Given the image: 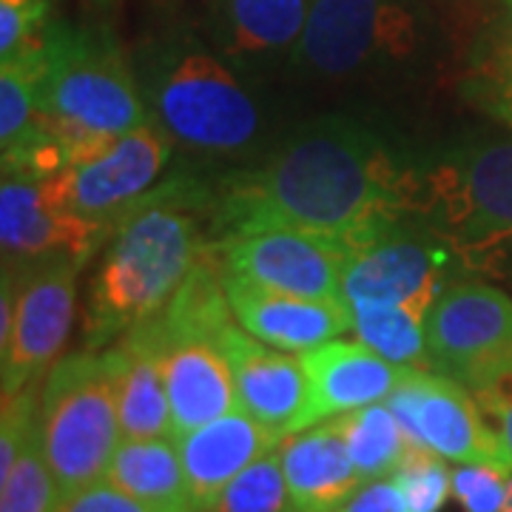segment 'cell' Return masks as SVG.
<instances>
[{
	"mask_svg": "<svg viewBox=\"0 0 512 512\" xmlns=\"http://www.w3.org/2000/svg\"><path fill=\"white\" fill-rule=\"evenodd\" d=\"M416 157L350 114L291 128L251 168L211 185L208 242L285 228L356 245L407 220Z\"/></svg>",
	"mask_w": 512,
	"mask_h": 512,
	"instance_id": "6da1fadb",
	"label": "cell"
},
{
	"mask_svg": "<svg viewBox=\"0 0 512 512\" xmlns=\"http://www.w3.org/2000/svg\"><path fill=\"white\" fill-rule=\"evenodd\" d=\"M208 208L211 185L174 171L120 214L89 288L86 348H109L171 302L211 245L200 228Z\"/></svg>",
	"mask_w": 512,
	"mask_h": 512,
	"instance_id": "7a4b0ae2",
	"label": "cell"
},
{
	"mask_svg": "<svg viewBox=\"0 0 512 512\" xmlns=\"http://www.w3.org/2000/svg\"><path fill=\"white\" fill-rule=\"evenodd\" d=\"M436 0H311L291 69L336 89H404L444 60Z\"/></svg>",
	"mask_w": 512,
	"mask_h": 512,
	"instance_id": "3957f363",
	"label": "cell"
},
{
	"mask_svg": "<svg viewBox=\"0 0 512 512\" xmlns=\"http://www.w3.org/2000/svg\"><path fill=\"white\" fill-rule=\"evenodd\" d=\"M148 117L174 146L208 160L256 157L265 109L239 69L200 35L168 32L134 60Z\"/></svg>",
	"mask_w": 512,
	"mask_h": 512,
	"instance_id": "277c9868",
	"label": "cell"
},
{
	"mask_svg": "<svg viewBox=\"0 0 512 512\" xmlns=\"http://www.w3.org/2000/svg\"><path fill=\"white\" fill-rule=\"evenodd\" d=\"M410 220L441 239L464 271L512 259V137H476L416 157Z\"/></svg>",
	"mask_w": 512,
	"mask_h": 512,
	"instance_id": "5b68a950",
	"label": "cell"
},
{
	"mask_svg": "<svg viewBox=\"0 0 512 512\" xmlns=\"http://www.w3.org/2000/svg\"><path fill=\"white\" fill-rule=\"evenodd\" d=\"M40 111L52 123L103 137H120L151 120L137 72L111 32L66 20H55L43 43Z\"/></svg>",
	"mask_w": 512,
	"mask_h": 512,
	"instance_id": "8992f818",
	"label": "cell"
},
{
	"mask_svg": "<svg viewBox=\"0 0 512 512\" xmlns=\"http://www.w3.org/2000/svg\"><path fill=\"white\" fill-rule=\"evenodd\" d=\"M120 441L106 353L80 350L52 365L40 387V444L60 495L103 481Z\"/></svg>",
	"mask_w": 512,
	"mask_h": 512,
	"instance_id": "52a82bcc",
	"label": "cell"
},
{
	"mask_svg": "<svg viewBox=\"0 0 512 512\" xmlns=\"http://www.w3.org/2000/svg\"><path fill=\"white\" fill-rule=\"evenodd\" d=\"M72 256H37L3 262L0 293V382L3 396H15L43 382L74 325L77 274Z\"/></svg>",
	"mask_w": 512,
	"mask_h": 512,
	"instance_id": "ba28073f",
	"label": "cell"
},
{
	"mask_svg": "<svg viewBox=\"0 0 512 512\" xmlns=\"http://www.w3.org/2000/svg\"><path fill=\"white\" fill-rule=\"evenodd\" d=\"M464 271L458 256L421 222L396 220L350 248L345 305H410L427 311Z\"/></svg>",
	"mask_w": 512,
	"mask_h": 512,
	"instance_id": "9c48e42d",
	"label": "cell"
},
{
	"mask_svg": "<svg viewBox=\"0 0 512 512\" xmlns=\"http://www.w3.org/2000/svg\"><path fill=\"white\" fill-rule=\"evenodd\" d=\"M427 356L436 373L470 393L512 367V299L487 282L464 279L427 313Z\"/></svg>",
	"mask_w": 512,
	"mask_h": 512,
	"instance_id": "30bf717a",
	"label": "cell"
},
{
	"mask_svg": "<svg viewBox=\"0 0 512 512\" xmlns=\"http://www.w3.org/2000/svg\"><path fill=\"white\" fill-rule=\"evenodd\" d=\"M384 402L402 424L407 447L433 450L456 464H493L512 473V461L495 436L476 396L436 370H410Z\"/></svg>",
	"mask_w": 512,
	"mask_h": 512,
	"instance_id": "8fae6325",
	"label": "cell"
},
{
	"mask_svg": "<svg viewBox=\"0 0 512 512\" xmlns=\"http://www.w3.org/2000/svg\"><path fill=\"white\" fill-rule=\"evenodd\" d=\"M171 148V137L148 120L146 126L114 137L100 154L46 177V185L74 214L114 225L128 205L146 197L163 177Z\"/></svg>",
	"mask_w": 512,
	"mask_h": 512,
	"instance_id": "7c38bea8",
	"label": "cell"
},
{
	"mask_svg": "<svg viewBox=\"0 0 512 512\" xmlns=\"http://www.w3.org/2000/svg\"><path fill=\"white\" fill-rule=\"evenodd\" d=\"M211 248L228 274L245 276L276 291L342 302V274L350 245L339 239L265 228L222 239Z\"/></svg>",
	"mask_w": 512,
	"mask_h": 512,
	"instance_id": "4fadbf2b",
	"label": "cell"
},
{
	"mask_svg": "<svg viewBox=\"0 0 512 512\" xmlns=\"http://www.w3.org/2000/svg\"><path fill=\"white\" fill-rule=\"evenodd\" d=\"M114 225L69 211L52 197L46 180L3 174L0 185V242L3 262H29L37 256L63 254L86 259L111 237Z\"/></svg>",
	"mask_w": 512,
	"mask_h": 512,
	"instance_id": "5bb4252c",
	"label": "cell"
},
{
	"mask_svg": "<svg viewBox=\"0 0 512 512\" xmlns=\"http://www.w3.org/2000/svg\"><path fill=\"white\" fill-rule=\"evenodd\" d=\"M163 370L174 419V439L237 410V387L220 342L200 336H165L151 322L134 325Z\"/></svg>",
	"mask_w": 512,
	"mask_h": 512,
	"instance_id": "9a60e30c",
	"label": "cell"
},
{
	"mask_svg": "<svg viewBox=\"0 0 512 512\" xmlns=\"http://www.w3.org/2000/svg\"><path fill=\"white\" fill-rule=\"evenodd\" d=\"M308 376V402L291 433L336 419L367 404L384 402L413 367H402L370 350L365 342L330 339L299 353Z\"/></svg>",
	"mask_w": 512,
	"mask_h": 512,
	"instance_id": "2e32d148",
	"label": "cell"
},
{
	"mask_svg": "<svg viewBox=\"0 0 512 512\" xmlns=\"http://www.w3.org/2000/svg\"><path fill=\"white\" fill-rule=\"evenodd\" d=\"M311 0H205V40L239 72L291 66Z\"/></svg>",
	"mask_w": 512,
	"mask_h": 512,
	"instance_id": "e0dca14e",
	"label": "cell"
},
{
	"mask_svg": "<svg viewBox=\"0 0 512 512\" xmlns=\"http://www.w3.org/2000/svg\"><path fill=\"white\" fill-rule=\"evenodd\" d=\"M222 282L239 328L271 348L302 353L325 345L330 339H339L353 325L348 305L339 299L276 291L245 276L228 274L225 268Z\"/></svg>",
	"mask_w": 512,
	"mask_h": 512,
	"instance_id": "ac0fdd59",
	"label": "cell"
},
{
	"mask_svg": "<svg viewBox=\"0 0 512 512\" xmlns=\"http://www.w3.org/2000/svg\"><path fill=\"white\" fill-rule=\"evenodd\" d=\"M282 439V430L256 421L239 407L177 436L174 441L180 450L194 510H208L245 467H251L256 458L274 453Z\"/></svg>",
	"mask_w": 512,
	"mask_h": 512,
	"instance_id": "d6986e66",
	"label": "cell"
},
{
	"mask_svg": "<svg viewBox=\"0 0 512 512\" xmlns=\"http://www.w3.org/2000/svg\"><path fill=\"white\" fill-rule=\"evenodd\" d=\"M222 353L234 376L239 410L288 436L308 402V376L299 356L259 342L239 325L222 336Z\"/></svg>",
	"mask_w": 512,
	"mask_h": 512,
	"instance_id": "ffe728a7",
	"label": "cell"
},
{
	"mask_svg": "<svg viewBox=\"0 0 512 512\" xmlns=\"http://www.w3.org/2000/svg\"><path fill=\"white\" fill-rule=\"evenodd\" d=\"M276 453L296 512H333L365 484L333 419L288 433Z\"/></svg>",
	"mask_w": 512,
	"mask_h": 512,
	"instance_id": "44dd1931",
	"label": "cell"
},
{
	"mask_svg": "<svg viewBox=\"0 0 512 512\" xmlns=\"http://www.w3.org/2000/svg\"><path fill=\"white\" fill-rule=\"evenodd\" d=\"M106 353L123 439H174L163 370L137 333H123Z\"/></svg>",
	"mask_w": 512,
	"mask_h": 512,
	"instance_id": "7402d4cb",
	"label": "cell"
},
{
	"mask_svg": "<svg viewBox=\"0 0 512 512\" xmlns=\"http://www.w3.org/2000/svg\"><path fill=\"white\" fill-rule=\"evenodd\" d=\"M103 481L163 512H197L174 439H123Z\"/></svg>",
	"mask_w": 512,
	"mask_h": 512,
	"instance_id": "603a6c76",
	"label": "cell"
},
{
	"mask_svg": "<svg viewBox=\"0 0 512 512\" xmlns=\"http://www.w3.org/2000/svg\"><path fill=\"white\" fill-rule=\"evenodd\" d=\"M464 92L478 109L512 126V0H498L470 40Z\"/></svg>",
	"mask_w": 512,
	"mask_h": 512,
	"instance_id": "cb8c5ba5",
	"label": "cell"
},
{
	"mask_svg": "<svg viewBox=\"0 0 512 512\" xmlns=\"http://www.w3.org/2000/svg\"><path fill=\"white\" fill-rule=\"evenodd\" d=\"M350 333L379 356L413 370H433L427 356V311L410 305H350Z\"/></svg>",
	"mask_w": 512,
	"mask_h": 512,
	"instance_id": "d4e9b609",
	"label": "cell"
},
{
	"mask_svg": "<svg viewBox=\"0 0 512 512\" xmlns=\"http://www.w3.org/2000/svg\"><path fill=\"white\" fill-rule=\"evenodd\" d=\"M336 427L345 439L350 461L365 481L390 478L407 453V439L396 413L387 402L367 404L336 416Z\"/></svg>",
	"mask_w": 512,
	"mask_h": 512,
	"instance_id": "484cf974",
	"label": "cell"
},
{
	"mask_svg": "<svg viewBox=\"0 0 512 512\" xmlns=\"http://www.w3.org/2000/svg\"><path fill=\"white\" fill-rule=\"evenodd\" d=\"M43 49L0 63V151H18L43 131L40 117Z\"/></svg>",
	"mask_w": 512,
	"mask_h": 512,
	"instance_id": "4316f807",
	"label": "cell"
},
{
	"mask_svg": "<svg viewBox=\"0 0 512 512\" xmlns=\"http://www.w3.org/2000/svg\"><path fill=\"white\" fill-rule=\"evenodd\" d=\"M202 512H296L279 453L256 458Z\"/></svg>",
	"mask_w": 512,
	"mask_h": 512,
	"instance_id": "83f0119b",
	"label": "cell"
},
{
	"mask_svg": "<svg viewBox=\"0 0 512 512\" xmlns=\"http://www.w3.org/2000/svg\"><path fill=\"white\" fill-rule=\"evenodd\" d=\"M60 487L40 444V421L35 436L23 447L18 464L0 478V512H55Z\"/></svg>",
	"mask_w": 512,
	"mask_h": 512,
	"instance_id": "f1b7e54d",
	"label": "cell"
},
{
	"mask_svg": "<svg viewBox=\"0 0 512 512\" xmlns=\"http://www.w3.org/2000/svg\"><path fill=\"white\" fill-rule=\"evenodd\" d=\"M410 512H441L444 501L453 495V470L447 458L424 447H407L402 464L393 473Z\"/></svg>",
	"mask_w": 512,
	"mask_h": 512,
	"instance_id": "f546056e",
	"label": "cell"
},
{
	"mask_svg": "<svg viewBox=\"0 0 512 512\" xmlns=\"http://www.w3.org/2000/svg\"><path fill=\"white\" fill-rule=\"evenodd\" d=\"M52 23L49 0H0V63L40 52Z\"/></svg>",
	"mask_w": 512,
	"mask_h": 512,
	"instance_id": "4dcf8cb0",
	"label": "cell"
},
{
	"mask_svg": "<svg viewBox=\"0 0 512 512\" xmlns=\"http://www.w3.org/2000/svg\"><path fill=\"white\" fill-rule=\"evenodd\" d=\"M510 473L493 464H458L453 495L464 512H504Z\"/></svg>",
	"mask_w": 512,
	"mask_h": 512,
	"instance_id": "1f68e13d",
	"label": "cell"
},
{
	"mask_svg": "<svg viewBox=\"0 0 512 512\" xmlns=\"http://www.w3.org/2000/svg\"><path fill=\"white\" fill-rule=\"evenodd\" d=\"M473 396L481 404L484 416H487L490 427L495 430V436L501 439L512 461V367L501 370L490 382L476 387Z\"/></svg>",
	"mask_w": 512,
	"mask_h": 512,
	"instance_id": "d6a6232c",
	"label": "cell"
},
{
	"mask_svg": "<svg viewBox=\"0 0 512 512\" xmlns=\"http://www.w3.org/2000/svg\"><path fill=\"white\" fill-rule=\"evenodd\" d=\"M55 512H163L148 507L143 501L131 498L123 490L111 487L109 481H97L92 487H83L77 493L66 495Z\"/></svg>",
	"mask_w": 512,
	"mask_h": 512,
	"instance_id": "836d02e7",
	"label": "cell"
},
{
	"mask_svg": "<svg viewBox=\"0 0 512 512\" xmlns=\"http://www.w3.org/2000/svg\"><path fill=\"white\" fill-rule=\"evenodd\" d=\"M333 512H410L404 501L402 490L396 487L393 478H376L365 481L356 493L350 495L342 507Z\"/></svg>",
	"mask_w": 512,
	"mask_h": 512,
	"instance_id": "e575fe53",
	"label": "cell"
},
{
	"mask_svg": "<svg viewBox=\"0 0 512 512\" xmlns=\"http://www.w3.org/2000/svg\"><path fill=\"white\" fill-rule=\"evenodd\" d=\"M504 512H512V473L507 478V504H504Z\"/></svg>",
	"mask_w": 512,
	"mask_h": 512,
	"instance_id": "d590c367",
	"label": "cell"
},
{
	"mask_svg": "<svg viewBox=\"0 0 512 512\" xmlns=\"http://www.w3.org/2000/svg\"><path fill=\"white\" fill-rule=\"evenodd\" d=\"M436 3H439L441 9H444V6H453V3H467V0H436Z\"/></svg>",
	"mask_w": 512,
	"mask_h": 512,
	"instance_id": "8d00e7d4",
	"label": "cell"
},
{
	"mask_svg": "<svg viewBox=\"0 0 512 512\" xmlns=\"http://www.w3.org/2000/svg\"><path fill=\"white\" fill-rule=\"evenodd\" d=\"M97 3H106V6H109V3H114V0H97Z\"/></svg>",
	"mask_w": 512,
	"mask_h": 512,
	"instance_id": "74e56055",
	"label": "cell"
}]
</instances>
